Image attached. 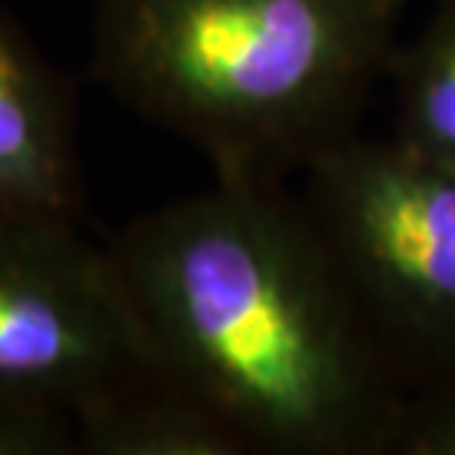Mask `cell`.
<instances>
[{"mask_svg": "<svg viewBox=\"0 0 455 455\" xmlns=\"http://www.w3.org/2000/svg\"><path fill=\"white\" fill-rule=\"evenodd\" d=\"M408 0H98L92 75L216 178L278 184L355 136Z\"/></svg>", "mask_w": 455, "mask_h": 455, "instance_id": "7a4b0ae2", "label": "cell"}, {"mask_svg": "<svg viewBox=\"0 0 455 455\" xmlns=\"http://www.w3.org/2000/svg\"><path fill=\"white\" fill-rule=\"evenodd\" d=\"M0 211L75 220L84 211L75 98L0 9Z\"/></svg>", "mask_w": 455, "mask_h": 455, "instance_id": "5b68a950", "label": "cell"}, {"mask_svg": "<svg viewBox=\"0 0 455 455\" xmlns=\"http://www.w3.org/2000/svg\"><path fill=\"white\" fill-rule=\"evenodd\" d=\"M163 376L110 249L75 220L0 211V387L75 423Z\"/></svg>", "mask_w": 455, "mask_h": 455, "instance_id": "277c9868", "label": "cell"}, {"mask_svg": "<svg viewBox=\"0 0 455 455\" xmlns=\"http://www.w3.org/2000/svg\"><path fill=\"white\" fill-rule=\"evenodd\" d=\"M0 455H77V423L48 399L0 387Z\"/></svg>", "mask_w": 455, "mask_h": 455, "instance_id": "ba28073f", "label": "cell"}, {"mask_svg": "<svg viewBox=\"0 0 455 455\" xmlns=\"http://www.w3.org/2000/svg\"><path fill=\"white\" fill-rule=\"evenodd\" d=\"M80 455H243L231 426L166 376L127 390L77 420Z\"/></svg>", "mask_w": 455, "mask_h": 455, "instance_id": "8992f818", "label": "cell"}, {"mask_svg": "<svg viewBox=\"0 0 455 455\" xmlns=\"http://www.w3.org/2000/svg\"><path fill=\"white\" fill-rule=\"evenodd\" d=\"M110 254L163 376L249 452H390L405 387L278 184L216 178L133 220Z\"/></svg>", "mask_w": 455, "mask_h": 455, "instance_id": "6da1fadb", "label": "cell"}, {"mask_svg": "<svg viewBox=\"0 0 455 455\" xmlns=\"http://www.w3.org/2000/svg\"><path fill=\"white\" fill-rule=\"evenodd\" d=\"M302 175L305 211L403 387L455 379V172L349 136Z\"/></svg>", "mask_w": 455, "mask_h": 455, "instance_id": "3957f363", "label": "cell"}, {"mask_svg": "<svg viewBox=\"0 0 455 455\" xmlns=\"http://www.w3.org/2000/svg\"><path fill=\"white\" fill-rule=\"evenodd\" d=\"M396 136L435 166L455 172V0H438L405 51H394Z\"/></svg>", "mask_w": 455, "mask_h": 455, "instance_id": "52a82bcc", "label": "cell"}, {"mask_svg": "<svg viewBox=\"0 0 455 455\" xmlns=\"http://www.w3.org/2000/svg\"><path fill=\"white\" fill-rule=\"evenodd\" d=\"M387 455H455V379L405 390Z\"/></svg>", "mask_w": 455, "mask_h": 455, "instance_id": "9c48e42d", "label": "cell"}]
</instances>
